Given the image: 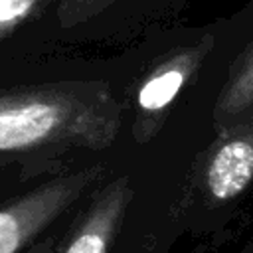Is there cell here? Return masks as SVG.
Returning <instances> with one entry per match:
<instances>
[{
  "label": "cell",
  "mask_w": 253,
  "mask_h": 253,
  "mask_svg": "<svg viewBox=\"0 0 253 253\" xmlns=\"http://www.w3.org/2000/svg\"><path fill=\"white\" fill-rule=\"evenodd\" d=\"M253 107V42L231 63L227 79L217 95L213 109L215 128H223L233 119Z\"/></svg>",
  "instance_id": "obj_6"
},
{
  "label": "cell",
  "mask_w": 253,
  "mask_h": 253,
  "mask_svg": "<svg viewBox=\"0 0 253 253\" xmlns=\"http://www.w3.org/2000/svg\"><path fill=\"white\" fill-rule=\"evenodd\" d=\"M55 245H53V241L51 239H47V241H43V243H40V245H36V247H32L28 253H55Z\"/></svg>",
  "instance_id": "obj_9"
},
{
  "label": "cell",
  "mask_w": 253,
  "mask_h": 253,
  "mask_svg": "<svg viewBox=\"0 0 253 253\" xmlns=\"http://www.w3.org/2000/svg\"><path fill=\"white\" fill-rule=\"evenodd\" d=\"M115 0H61L57 4V22L63 28H73L89 22L105 8H109Z\"/></svg>",
  "instance_id": "obj_8"
},
{
  "label": "cell",
  "mask_w": 253,
  "mask_h": 253,
  "mask_svg": "<svg viewBox=\"0 0 253 253\" xmlns=\"http://www.w3.org/2000/svg\"><path fill=\"white\" fill-rule=\"evenodd\" d=\"M134 198L128 176L103 184L75 219L63 245L55 253H109Z\"/></svg>",
  "instance_id": "obj_5"
},
{
  "label": "cell",
  "mask_w": 253,
  "mask_h": 253,
  "mask_svg": "<svg viewBox=\"0 0 253 253\" xmlns=\"http://www.w3.org/2000/svg\"><path fill=\"white\" fill-rule=\"evenodd\" d=\"M103 164L55 176L0 208V253H20L105 176Z\"/></svg>",
  "instance_id": "obj_2"
},
{
  "label": "cell",
  "mask_w": 253,
  "mask_h": 253,
  "mask_svg": "<svg viewBox=\"0 0 253 253\" xmlns=\"http://www.w3.org/2000/svg\"><path fill=\"white\" fill-rule=\"evenodd\" d=\"M198 182L213 206L237 198L253 182V117L219 128V136L206 152Z\"/></svg>",
  "instance_id": "obj_4"
},
{
  "label": "cell",
  "mask_w": 253,
  "mask_h": 253,
  "mask_svg": "<svg viewBox=\"0 0 253 253\" xmlns=\"http://www.w3.org/2000/svg\"><path fill=\"white\" fill-rule=\"evenodd\" d=\"M51 0H0V42L47 8Z\"/></svg>",
  "instance_id": "obj_7"
},
{
  "label": "cell",
  "mask_w": 253,
  "mask_h": 253,
  "mask_svg": "<svg viewBox=\"0 0 253 253\" xmlns=\"http://www.w3.org/2000/svg\"><path fill=\"white\" fill-rule=\"evenodd\" d=\"M211 47L213 38L204 36L194 43L170 49L148 69L134 97L132 136L138 144H146L160 132L176 97L198 75Z\"/></svg>",
  "instance_id": "obj_3"
},
{
  "label": "cell",
  "mask_w": 253,
  "mask_h": 253,
  "mask_svg": "<svg viewBox=\"0 0 253 253\" xmlns=\"http://www.w3.org/2000/svg\"><path fill=\"white\" fill-rule=\"evenodd\" d=\"M123 105L105 81H53L0 91V168L105 150L119 134Z\"/></svg>",
  "instance_id": "obj_1"
}]
</instances>
